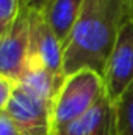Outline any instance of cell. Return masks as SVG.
<instances>
[{"instance_id":"obj_2","label":"cell","mask_w":133,"mask_h":135,"mask_svg":"<svg viewBox=\"0 0 133 135\" xmlns=\"http://www.w3.org/2000/svg\"><path fill=\"white\" fill-rule=\"evenodd\" d=\"M63 79L27 69L16 82L5 113L24 135H52V107Z\"/></svg>"},{"instance_id":"obj_4","label":"cell","mask_w":133,"mask_h":135,"mask_svg":"<svg viewBox=\"0 0 133 135\" xmlns=\"http://www.w3.org/2000/svg\"><path fill=\"white\" fill-rule=\"evenodd\" d=\"M32 11L21 6L14 21L0 36V74L19 82L28 61V38H30Z\"/></svg>"},{"instance_id":"obj_8","label":"cell","mask_w":133,"mask_h":135,"mask_svg":"<svg viewBox=\"0 0 133 135\" xmlns=\"http://www.w3.org/2000/svg\"><path fill=\"white\" fill-rule=\"evenodd\" d=\"M83 2L85 0H50V3L41 13L63 47L81 13Z\"/></svg>"},{"instance_id":"obj_9","label":"cell","mask_w":133,"mask_h":135,"mask_svg":"<svg viewBox=\"0 0 133 135\" xmlns=\"http://www.w3.org/2000/svg\"><path fill=\"white\" fill-rule=\"evenodd\" d=\"M113 105L116 135H133V82Z\"/></svg>"},{"instance_id":"obj_6","label":"cell","mask_w":133,"mask_h":135,"mask_svg":"<svg viewBox=\"0 0 133 135\" xmlns=\"http://www.w3.org/2000/svg\"><path fill=\"white\" fill-rule=\"evenodd\" d=\"M105 94L114 102L133 82V16L122 25L103 74Z\"/></svg>"},{"instance_id":"obj_11","label":"cell","mask_w":133,"mask_h":135,"mask_svg":"<svg viewBox=\"0 0 133 135\" xmlns=\"http://www.w3.org/2000/svg\"><path fill=\"white\" fill-rule=\"evenodd\" d=\"M14 86H16V82L0 74V115L5 113L11 99V94L14 91Z\"/></svg>"},{"instance_id":"obj_1","label":"cell","mask_w":133,"mask_h":135,"mask_svg":"<svg viewBox=\"0 0 133 135\" xmlns=\"http://www.w3.org/2000/svg\"><path fill=\"white\" fill-rule=\"evenodd\" d=\"M132 16V0H85L63 47V79L81 69L103 77L119 32Z\"/></svg>"},{"instance_id":"obj_10","label":"cell","mask_w":133,"mask_h":135,"mask_svg":"<svg viewBox=\"0 0 133 135\" xmlns=\"http://www.w3.org/2000/svg\"><path fill=\"white\" fill-rule=\"evenodd\" d=\"M21 9V0H0V21L8 27Z\"/></svg>"},{"instance_id":"obj_7","label":"cell","mask_w":133,"mask_h":135,"mask_svg":"<svg viewBox=\"0 0 133 135\" xmlns=\"http://www.w3.org/2000/svg\"><path fill=\"white\" fill-rule=\"evenodd\" d=\"M53 135H116L113 102L106 94H103L86 115L67 124Z\"/></svg>"},{"instance_id":"obj_15","label":"cell","mask_w":133,"mask_h":135,"mask_svg":"<svg viewBox=\"0 0 133 135\" xmlns=\"http://www.w3.org/2000/svg\"><path fill=\"white\" fill-rule=\"evenodd\" d=\"M132 2H133V0H132Z\"/></svg>"},{"instance_id":"obj_3","label":"cell","mask_w":133,"mask_h":135,"mask_svg":"<svg viewBox=\"0 0 133 135\" xmlns=\"http://www.w3.org/2000/svg\"><path fill=\"white\" fill-rule=\"evenodd\" d=\"M105 94L103 77L81 69L63 79L52 107V135L86 115Z\"/></svg>"},{"instance_id":"obj_13","label":"cell","mask_w":133,"mask_h":135,"mask_svg":"<svg viewBox=\"0 0 133 135\" xmlns=\"http://www.w3.org/2000/svg\"><path fill=\"white\" fill-rule=\"evenodd\" d=\"M50 0H21V6L30 9L32 13H42Z\"/></svg>"},{"instance_id":"obj_5","label":"cell","mask_w":133,"mask_h":135,"mask_svg":"<svg viewBox=\"0 0 133 135\" xmlns=\"http://www.w3.org/2000/svg\"><path fill=\"white\" fill-rule=\"evenodd\" d=\"M27 69L45 71L58 79H63V44L41 13H32L30 16Z\"/></svg>"},{"instance_id":"obj_14","label":"cell","mask_w":133,"mask_h":135,"mask_svg":"<svg viewBox=\"0 0 133 135\" xmlns=\"http://www.w3.org/2000/svg\"><path fill=\"white\" fill-rule=\"evenodd\" d=\"M5 28H6V27H5V25L2 24V21H0V36H2V33L5 32Z\"/></svg>"},{"instance_id":"obj_12","label":"cell","mask_w":133,"mask_h":135,"mask_svg":"<svg viewBox=\"0 0 133 135\" xmlns=\"http://www.w3.org/2000/svg\"><path fill=\"white\" fill-rule=\"evenodd\" d=\"M0 135H24L6 113L0 115Z\"/></svg>"}]
</instances>
